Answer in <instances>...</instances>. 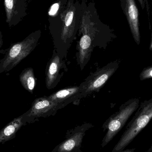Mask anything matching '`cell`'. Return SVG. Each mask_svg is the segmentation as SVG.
<instances>
[{"instance_id": "cell-16", "label": "cell", "mask_w": 152, "mask_h": 152, "mask_svg": "<svg viewBox=\"0 0 152 152\" xmlns=\"http://www.w3.org/2000/svg\"><path fill=\"white\" fill-rule=\"evenodd\" d=\"M135 148H133V149H126L124 150V151L120 152H134L135 151Z\"/></svg>"}, {"instance_id": "cell-7", "label": "cell", "mask_w": 152, "mask_h": 152, "mask_svg": "<svg viewBox=\"0 0 152 152\" xmlns=\"http://www.w3.org/2000/svg\"><path fill=\"white\" fill-rule=\"evenodd\" d=\"M65 60L60 57L55 49L52 56L47 63L45 70V83L48 89H51L57 86L67 71Z\"/></svg>"}, {"instance_id": "cell-12", "label": "cell", "mask_w": 152, "mask_h": 152, "mask_svg": "<svg viewBox=\"0 0 152 152\" xmlns=\"http://www.w3.org/2000/svg\"><path fill=\"white\" fill-rule=\"evenodd\" d=\"M20 80L23 87L29 93L33 94L36 86V79L33 69L28 68L23 70L20 76Z\"/></svg>"}, {"instance_id": "cell-1", "label": "cell", "mask_w": 152, "mask_h": 152, "mask_svg": "<svg viewBox=\"0 0 152 152\" xmlns=\"http://www.w3.org/2000/svg\"><path fill=\"white\" fill-rule=\"evenodd\" d=\"M152 119V96L139 104L132 119L112 152H120L133 142Z\"/></svg>"}, {"instance_id": "cell-10", "label": "cell", "mask_w": 152, "mask_h": 152, "mask_svg": "<svg viewBox=\"0 0 152 152\" xmlns=\"http://www.w3.org/2000/svg\"><path fill=\"white\" fill-rule=\"evenodd\" d=\"M48 97L64 108L68 104L80 100L82 96L79 86H75L61 89L50 95Z\"/></svg>"}, {"instance_id": "cell-5", "label": "cell", "mask_w": 152, "mask_h": 152, "mask_svg": "<svg viewBox=\"0 0 152 152\" xmlns=\"http://www.w3.org/2000/svg\"><path fill=\"white\" fill-rule=\"evenodd\" d=\"M62 108V105L50 100L48 96H45L35 99L31 108L25 114L28 123H31L39 118L54 116L58 110Z\"/></svg>"}, {"instance_id": "cell-14", "label": "cell", "mask_w": 152, "mask_h": 152, "mask_svg": "<svg viewBox=\"0 0 152 152\" xmlns=\"http://www.w3.org/2000/svg\"><path fill=\"white\" fill-rule=\"evenodd\" d=\"M59 8V4L58 3L54 4L51 7L49 12V14L50 16H53L58 12Z\"/></svg>"}, {"instance_id": "cell-4", "label": "cell", "mask_w": 152, "mask_h": 152, "mask_svg": "<svg viewBox=\"0 0 152 152\" xmlns=\"http://www.w3.org/2000/svg\"><path fill=\"white\" fill-rule=\"evenodd\" d=\"M119 63L118 60L110 62L88 76L79 86L82 98L98 92L117 71Z\"/></svg>"}, {"instance_id": "cell-2", "label": "cell", "mask_w": 152, "mask_h": 152, "mask_svg": "<svg viewBox=\"0 0 152 152\" xmlns=\"http://www.w3.org/2000/svg\"><path fill=\"white\" fill-rule=\"evenodd\" d=\"M139 103L140 100L138 98L129 99L104 122L102 126L103 132L107 130V132L102 141V148L109 143L122 129L129 119L138 109Z\"/></svg>"}, {"instance_id": "cell-9", "label": "cell", "mask_w": 152, "mask_h": 152, "mask_svg": "<svg viewBox=\"0 0 152 152\" xmlns=\"http://www.w3.org/2000/svg\"><path fill=\"white\" fill-rule=\"evenodd\" d=\"M4 5L10 27L18 25L26 15V0H4Z\"/></svg>"}, {"instance_id": "cell-11", "label": "cell", "mask_w": 152, "mask_h": 152, "mask_svg": "<svg viewBox=\"0 0 152 152\" xmlns=\"http://www.w3.org/2000/svg\"><path fill=\"white\" fill-rule=\"evenodd\" d=\"M28 123L25 113L13 119L0 130V144H4L15 138L16 134Z\"/></svg>"}, {"instance_id": "cell-15", "label": "cell", "mask_w": 152, "mask_h": 152, "mask_svg": "<svg viewBox=\"0 0 152 152\" xmlns=\"http://www.w3.org/2000/svg\"><path fill=\"white\" fill-rule=\"evenodd\" d=\"M138 1H139V3H140L143 10H144L145 8H146L147 14L149 16L150 12H149V5L148 0H138Z\"/></svg>"}, {"instance_id": "cell-3", "label": "cell", "mask_w": 152, "mask_h": 152, "mask_svg": "<svg viewBox=\"0 0 152 152\" xmlns=\"http://www.w3.org/2000/svg\"><path fill=\"white\" fill-rule=\"evenodd\" d=\"M40 35V31H36L21 42L12 45L0 61V73L11 70L28 56L36 47Z\"/></svg>"}, {"instance_id": "cell-19", "label": "cell", "mask_w": 152, "mask_h": 152, "mask_svg": "<svg viewBox=\"0 0 152 152\" xmlns=\"http://www.w3.org/2000/svg\"><path fill=\"white\" fill-rule=\"evenodd\" d=\"M145 152H152V144L151 146H150V148L148 149L147 151H146Z\"/></svg>"}, {"instance_id": "cell-8", "label": "cell", "mask_w": 152, "mask_h": 152, "mask_svg": "<svg viewBox=\"0 0 152 152\" xmlns=\"http://www.w3.org/2000/svg\"><path fill=\"white\" fill-rule=\"evenodd\" d=\"M121 8L126 18L133 38L137 44L141 42L139 10L135 0H120Z\"/></svg>"}, {"instance_id": "cell-17", "label": "cell", "mask_w": 152, "mask_h": 152, "mask_svg": "<svg viewBox=\"0 0 152 152\" xmlns=\"http://www.w3.org/2000/svg\"><path fill=\"white\" fill-rule=\"evenodd\" d=\"M2 44V36L0 30V48Z\"/></svg>"}, {"instance_id": "cell-21", "label": "cell", "mask_w": 152, "mask_h": 152, "mask_svg": "<svg viewBox=\"0 0 152 152\" xmlns=\"http://www.w3.org/2000/svg\"></svg>"}, {"instance_id": "cell-20", "label": "cell", "mask_w": 152, "mask_h": 152, "mask_svg": "<svg viewBox=\"0 0 152 152\" xmlns=\"http://www.w3.org/2000/svg\"><path fill=\"white\" fill-rule=\"evenodd\" d=\"M72 152H83L82 151L80 150V149H79V150H75V151H74Z\"/></svg>"}, {"instance_id": "cell-6", "label": "cell", "mask_w": 152, "mask_h": 152, "mask_svg": "<svg viewBox=\"0 0 152 152\" xmlns=\"http://www.w3.org/2000/svg\"><path fill=\"white\" fill-rule=\"evenodd\" d=\"M94 127L91 123H84L68 130L65 140L51 152H72L80 149L86 132Z\"/></svg>"}, {"instance_id": "cell-18", "label": "cell", "mask_w": 152, "mask_h": 152, "mask_svg": "<svg viewBox=\"0 0 152 152\" xmlns=\"http://www.w3.org/2000/svg\"><path fill=\"white\" fill-rule=\"evenodd\" d=\"M149 49L150 50L152 51V33L151 35V44H150V47H149Z\"/></svg>"}, {"instance_id": "cell-13", "label": "cell", "mask_w": 152, "mask_h": 152, "mask_svg": "<svg viewBox=\"0 0 152 152\" xmlns=\"http://www.w3.org/2000/svg\"><path fill=\"white\" fill-rule=\"evenodd\" d=\"M141 80L152 78V66L145 68L139 76Z\"/></svg>"}]
</instances>
